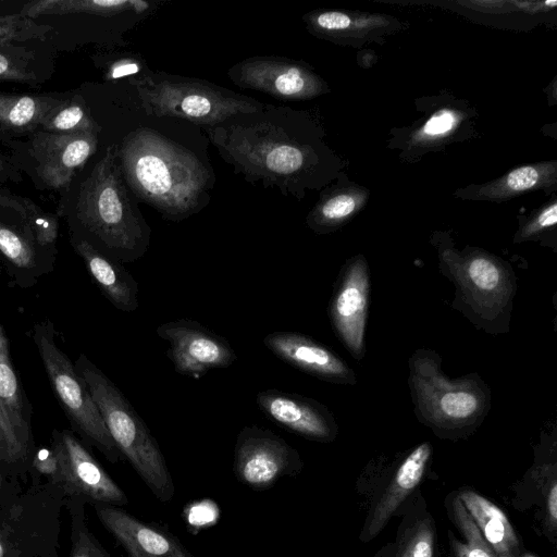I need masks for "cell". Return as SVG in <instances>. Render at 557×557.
Wrapping results in <instances>:
<instances>
[{
	"instance_id": "cell-1",
	"label": "cell",
	"mask_w": 557,
	"mask_h": 557,
	"mask_svg": "<svg viewBox=\"0 0 557 557\" xmlns=\"http://www.w3.org/2000/svg\"><path fill=\"white\" fill-rule=\"evenodd\" d=\"M115 149L106 146L76 173L59 193L55 213L65 221L69 236L127 263L146 253L151 230L129 197Z\"/></svg>"
},
{
	"instance_id": "cell-2",
	"label": "cell",
	"mask_w": 557,
	"mask_h": 557,
	"mask_svg": "<svg viewBox=\"0 0 557 557\" xmlns=\"http://www.w3.org/2000/svg\"><path fill=\"white\" fill-rule=\"evenodd\" d=\"M115 154L127 189L164 218L181 221L202 206L209 173L185 148L153 131L138 128L116 145Z\"/></svg>"
},
{
	"instance_id": "cell-3",
	"label": "cell",
	"mask_w": 557,
	"mask_h": 557,
	"mask_svg": "<svg viewBox=\"0 0 557 557\" xmlns=\"http://www.w3.org/2000/svg\"><path fill=\"white\" fill-rule=\"evenodd\" d=\"M85 381L106 426L124 457L161 503L175 494L172 474L163 453L128 399L85 354L74 363Z\"/></svg>"
},
{
	"instance_id": "cell-4",
	"label": "cell",
	"mask_w": 557,
	"mask_h": 557,
	"mask_svg": "<svg viewBox=\"0 0 557 557\" xmlns=\"http://www.w3.org/2000/svg\"><path fill=\"white\" fill-rule=\"evenodd\" d=\"M262 115L249 123L233 116L228 119L233 123L223 122L210 128L209 135L221 156L247 181H262L286 191L305 169L307 153L289 135L287 123Z\"/></svg>"
},
{
	"instance_id": "cell-5",
	"label": "cell",
	"mask_w": 557,
	"mask_h": 557,
	"mask_svg": "<svg viewBox=\"0 0 557 557\" xmlns=\"http://www.w3.org/2000/svg\"><path fill=\"white\" fill-rule=\"evenodd\" d=\"M59 219L0 185V264L18 287H33L53 271Z\"/></svg>"
},
{
	"instance_id": "cell-6",
	"label": "cell",
	"mask_w": 557,
	"mask_h": 557,
	"mask_svg": "<svg viewBox=\"0 0 557 557\" xmlns=\"http://www.w3.org/2000/svg\"><path fill=\"white\" fill-rule=\"evenodd\" d=\"M143 108L149 115L178 117L196 124L216 126L226 120L255 113L263 104L206 81L164 73L131 78Z\"/></svg>"
},
{
	"instance_id": "cell-7",
	"label": "cell",
	"mask_w": 557,
	"mask_h": 557,
	"mask_svg": "<svg viewBox=\"0 0 557 557\" xmlns=\"http://www.w3.org/2000/svg\"><path fill=\"white\" fill-rule=\"evenodd\" d=\"M32 338L41 359L51 389L73 430L97 447L111 462L122 458L102 416L81 374L55 342L49 320L33 326Z\"/></svg>"
},
{
	"instance_id": "cell-8",
	"label": "cell",
	"mask_w": 557,
	"mask_h": 557,
	"mask_svg": "<svg viewBox=\"0 0 557 557\" xmlns=\"http://www.w3.org/2000/svg\"><path fill=\"white\" fill-rule=\"evenodd\" d=\"M21 172L38 190L61 191L97 153L99 135L86 132L59 135L35 131L20 139H0Z\"/></svg>"
},
{
	"instance_id": "cell-9",
	"label": "cell",
	"mask_w": 557,
	"mask_h": 557,
	"mask_svg": "<svg viewBox=\"0 0 557 557\" xmlns=\"http://www.w3.org/2000/svg\"><path fill=\"white\" fill-rule=\"evenodd\" d=\"M297 449L271 430L244 426L234 447L233 472L239 483L252 491L273 487L284 476L301 471Z\"/></svg>"
},
{
	"instance_id": "cell-10",
	"label": "cell",
	"mask_w": 557,
	"mask_h": 557,
	"mask_svg": "<svg viewBox=\"0 0 557 557\" xmlns=\"http://www.w3.org/2000/svg\"><path fill=\"white\" fill-rule=\"evenodd\" d=\"M169 343L166 356L175 372L199 379L213 369L232 366L237 356L230 343L197 321L180 319L157 327Z\"/></svg>"
},
{
	"instance_id": "cell-11",
	"label": "cell",
	"mask_w": 557,
	"mask_h": 557,
	"mask_svg": "<svg viewBox=\"0 0 557 557\" xmlns=\"http://www.w3.org/2000/svg\"><path fill=\"white\" fill-rule=\"evenodd\" d=\"M230 79L240 88L258 90L282 100L318 96L321 82L307 66L282 57H253L233 65Z\"/></svg>"
},
{
	"instance_id": "cell-12",
	"label": "cell",
	"mask_w": 557,
	"mask_h": 557,
	"mask_svg": "<svg viewBox=\"0 0 557 557\" xmlns=\"http://www.w3.org/2000/svg\"><path fill=\"white\" fill-rule=\"evenodd\" d=\"M52 449L60 463V479L103 505L128 503L124 491L111 479L82 443L67 430L53 431Z\"/></svg>"
},
{
	"instance_id": "cell-13",
	"label": "cell",
	"mask_w": 557,
	"mask_h": 557,
	"mask_svg": "<svg viewBox=\"0 0 557 557\" xmlns=\"http://www.w3.org/2000/svg\"><path fill=\"white\" fill-rule=\"evenodd\" d=\"M96 511L127 557H195L177 536L158 523L112 505H100Z\"/></svg>"
},
{
	"instance_id": "cell-14",
	"label": "cell",
	"mask_w": 557,
	"mask_h": 557,
	"mask_svg": "<svg viewBox=\"0 0 557 557\" xmlns=\"http://www.w3.org/2000/svg\"><path fill=\"white\" fill-rule=\"evenodd\" d=\"M259 409L275 423L309 440L330 441L334 423L326 409L305 396L274 388L257 394Z\"/></svg>"
},
{
	"instance_id": "cell-15",
	"label": "cell",
	"mask_w": 557,
	"mask_h": 557,
	"mask_svg": "<svg viewBox=\"0 0 557 557\" xmlns=\"http://www.w3.org/2000/svg\"><path fill=\"white\" fill-rule=\"evenodd\" d=\"M263 345L284 362L322 380L348 382L351 372L331 350L295 332H273L263 337Z\"/></svg>"
},
{
	"instance_id": "cell-16",
	"label": "cell",
	"mask_w": 557,
	"mask_h": 557,
	"mask_svg": "<svg viewBox=\"0 0 557 557\" xmlns=\"http://www.w3.org/2000/svg\"><path fill=\"white\" fill-rule=\"evenodd\" d=\"M368 287L367 268L357 262L347 270L330 307L337 333L356 357L363 347Z\"/></svg>"
},
{
	"instance_id": "cell-17",
	"label": "cell",
	"mask_w": 557,
	"mask_h": 557,
	"mask_svg": "<svg viewBox=\"0 0 557 557\" xmlns=\"http://www.w3.org/2000/svg\"><path fill=\"white\" fill-rule=\"evenodd\" d=\"M73 250L102 295L120 311L138 309V284L120 261L102 253L84 239L69 236Z\"/></svg>"
},
{
	"instance_id": "cell-18",
	"label": "cell",
	"mask_w": 557,
	"mask_h": 557,
	"mask_svg": "<svg viewBox=\"0 0 557 557\" xmlns=\"http://www.w3.org/2000/svg\"><path fill=\"white\" fill-rule=\"evenodd\" d=\"M69 94L0 91V139H20L30 135L53 109L67 99Z\"/></svg>"
},
{
	"instance_id": "cell-19",
	"label": "cell",
	"mask_w": 557,
	"mask_h": 557,
	"mask_svg": "<svg viewBox=\"0 0 557 557\" xmlns=\"http://www.w3.org/2000/svg\"><path fill=\"white\" fill-rule=\"evenodd\" d=\"M55 50L48 41L0 46V82L39 86L52 77Z\"/></svg>"
},
{
	"instance_id": "cell-20",
	"label": "cell",
	"mask_w": 557,
	"mask_h": 557,
	"mask_svg": "<svg viewBox=\"0 0 557 557\" xmlns=\"http://www.w3.org/2000/svg\"><path fill=\"white\" fill-rule=\"evenodd\" d=\"M430 455V444L423 443L414 448L399 466L372 513L367 528L368 539L375 536L385 527L404 499L420 483Z\"/></svg>"
},
{
	"instance_id": "cell-21",
	"label": "cell",
	"mask_w": 557,
	"mask_h": 557,
	"mask_svg": "<svg viewBox=\"0 0 557 557\" xmlns=\"http://www.w3.org/2000/svg\"><path fill=\"white\" fill-rule=\"evenodd\" d=\"M457 497L498 557H518L517 535L500 508L470 490L461 491Z\"/></svg>"
},
{
	"instance_id": "cell-22",
	"label": "cell",
	"mask_w": 557,
	"mask_h": 557,
	"mask_svg": "<svg viewBox=\"0 0 557 557\" xmlns=\"http://www.w3.org/2000/svg\"><path fill=\"white\" fill-rule=\"evenodd\" d=\"M0 401L18 432L23 442L30 448L33 407L13 368L10 342L0 324Z\"/></svg>"
},
{
	"instance_id": "cell-23",
	"label": "cell",
	"mask_w": 557,
	"mask_h": 557,
	"mask_svg": "<svg viewBox=\"0 0 557 557\" xmlns=\"http://www.w3.org/2000/svg\"><path fill=\"white\" fill-rule=\"evenodd\" d=\"M556 163L524 165L509 172L506 176L482 186L478 197L490 200H502L519 193L544 187L555 181Z\"/></svg>"
},
{
	"instance_id": "cell-24",
	"label": "cell",
	"mask_w": 557,
	"mask_h": 557,
	"mask_svg": "<svg viewBox=\"0 0 557 557\" xmlns=\"http://www.w3.org/2000/svg\"><path fill=\"white\" fill-rule=\"evenodd\" d=\"M37 131L59 135L86 132L100 134V128L90 115L84 98L76 89L71 90L67 99L45 117Z\"/></svg>"
},
{
	"instance_id": "cell-25",
	"label": "cell",
	"mask_w": 557,
	"mask_h": 557,
	"mask_svg": "<svg viewBox=\"0 0 557 557\" xmlns=\"http://www.w3.org/2000/svg\"><path fill=\"white\" fill-rule=\"evenodd\" d=\"M453 510L456 523L466 540V542H460L454 535H449L454 557H498L483 539L476 524L458 497L453 502Z\"/></svg>"
},
{
	"instance_id": "cell-26",
	"label": "cell",
	"mask_w": 557,
	"mask_h": 557,
	"mask_svg": "<svg viewBox=\"0 0 557 557\" xmlns=\"http://www.w3.org/2000/svg\"><path fill=\"white\" fill-rule=\"evenodd\" d=\"M50 30L21 13H0V46L47 41Z\"/></svg>"
},
{
	"instance_id": "cell-27",
	"label": "cell",
	"mask_w": 557,
	"mask_h": 557,
	"mask_svg": "<svg viewBox=\"0 0 557 557\" xmlns=\"http://www.w3.org/2000/svg\"><path fill=\"white\" fill-rule=\"evenodd\" d=\"M357 203L358 199L351 194H336L323 200L312 211L308 216V223L315 230L334 225L352 214Z\"/></svg>"
},
{
	"instance_id": "cell-28",
	"label": "cell",
	"mask_w": 557,
	"mask_h": 557,
	"mask_svg": "<svg viewBox=\"0 0 557 557\" xmlns=\"http://www.w3.org/2000/svg\"><path fill=\"white\" fill-rule=\"evenodd\" d=\"M29 449L0 401V461L9 465L21 463L28 457Z\"/></svg>"
},
{
	"instance_id": "cell-29",
	"label": "cell",
	"mask_w": 557,
	"mask_h": 557,
	"mask_svg": "<svg viewBox=\"0 0 557 557\" xmlns=\"http://www.w3.org/2000/svg\"><path fill=\"white\" fill-rule=\"evenodd\" d=\"M434 530L429 520L418 523L397 557H433Z\"/></svg>"
},
{
	"instance_id": "cell-30",
	"label": "cell",
	"mask_w": 557,
	"mask_h": 557,
	"mask_svg": "<svg viewBox=\"0 0 557 557\" xmlns=\"http://www.w3.org/2000/svg\"><path fill=\"white\" fill-rule=\"evenodd\" d=\"M478 408V398L468 391H451L440 399L441 411L453 420L468 419Z\"/></svg>"
},
{
	"instance_id": "cell-31",
	"label": "cell",
	"mask_w": 557,
	"mask_h": 557,
	"mask_svg": "<svg viewBox=\"0 0 557 557\" xmlns=\"http://www.w3.org/2000/svg\"><path fill=\"white\" fill-rule=\"evenodd\" d=\"M468 274L471 283L483 292L496 289L500 282V273L496 264L483 257L474 258L469 262Z\"/></svg>"
},
{
	"instance_id": "cell-32",
	"label": "cell",
	"mask_w": 557,
	"mask_h": 557,
	"mask_svg": "<svg viewBox=\"0 0 557 557\" xmlns=\"http://www.w3.org/2000/svg\"><path fill=\"white\" fill-rule=\"evenodd\" d=\"M306 20L311 28L317 32L331 35L345 32L352 25L351 17L348 14L338 11H326L310 14Z\"/></svg>"
},
{
	"instance_id": "cell-33",
	"label": "cell",
	"mask_w": 557,
	"mask_h": 557,
	"mask_svg": "<svg viewBox=\"0 0 557 557\" xmlns=\"http://www.w3.org/2000/svg\"><path fill=\"white\" fill-rule=\"evenodd\" d=\"M95 63L104 65V79L115 82L117 79L135 75L141 71V63L131 57H122L112 61H101L94 58Z\"/></svg>"
},
{
	"instance_id": "cell-34",
	"label": "cell",
	"mask_w": 557,
	"mask_h": 557,
	"mask_svg": "<svg viewBox=\"0 0 557 557\" xmlns=\"http://www.w3.org/2000/svg\"><path fill=\"white\" fill-rule=\"evenodd\" d=\"M457 121L454 112L449 110H443L434 114L429 119L420 131V138H436L441 137L455 126Z\"/></svg>"
},
{
	"instance_id": "cell-35",
	"label": "cell",
	"mask_w": 557,
	"mask_h": 557,
	"mask_svg": "<svg viewBox=\"0 0 557 557\" xmlns=\"http://www.w3.org/2000/svg\"><path fill=\"white\" fill-rule=\"evenodd\" d=\"M33 465L39 472L60 479V463L52 448L39 449L34 457Z\"/></svg>"
},
{
	"instance_id": "cell-36",
	"label": "cell",
	"mask_w": 557,
	"mask_h": 557,
	"mask_svg": "<svg viewBox=\"0 0 557 557\" xmlns=\"http://www.w3.org/2000/svg\"><path fill=\"white\" fill-rule=\"evenodd\" d=\"M557 222V205L553 202L546 207L523 231L524 236H530L543 228L554 226Z\"/></svg>"
},
{
	"instance_id": "cell-37",
	"label": "cell",
	"mask_w": 557,
	"mask_h": 557,
	"mask_svg": "<svg viewBox=\"0 0 557 557\" xmlns=\"http://www.w3.org/2000/svg\"><path fill=\"white\" fill-rule=\"evenodd\" d=\"M22 173L15 168L9 154L0 151V185L22 183Z\"/></svg>"
},
{
	"instance_id": "cell-38",
	"label": "cell",
	"mask_w": 557,
	"mask_h": 557,
	"mask_svg": "<svg viewBox=\"0 0 557 557\" xmlns=\"http://www.w3.org/2000/svg\"><path fill=\"white\" fill-rule=\"evenodd\" d=\"M73 557H109L100 546L89 536L84 535L77 548L74 552Z\"/></svg>"
},
{
	"instance_id": "cell-39",
	"label": "cell",
	"mask_w": 557,
	"mask_h": 557,
	"mask_svg": "<svg viewBox=\"0 0 557 557\" xmlns=\"http://www.w3.org/2000/svg\"><path fill=\"white\" fill-rule=\"evenodd\" d=\"M546 508L548 520L552 523L553 528H555L557 520V485L555 482H553L552 487L548 492Z\"/></svg>"
},
{
	"instance_id": "cell-40",
	"label": "cell",
	"mask_w": 557,
	"mask_h": 557,
	"mask_svg": "<svg viewBox=\"0 0 557 557\" xmlns=\"http://www.w3.org/2000/svg\"><path fill=\"white\" fill-rule=\"evenodd\" d=\"M3 555H4V548H3L2 543L0 542V557H3Z\"/></svg>"
},
{
	"instance_id": "cell-41",
	"label": "cell",
	"mask_w": 557,
	"mask_h": 557,
	"mask_svg": "<svg viewBox=\"0 0 557 557\" xmlns=\"http://www.w3.org/2000/svg\"><path fill=\"white\" fill-rule=\"evenodd\" d=\"M1 272H2V265L0 264V275H1Z\"/></svg>"
}]
</instances>
